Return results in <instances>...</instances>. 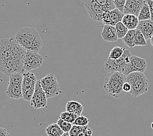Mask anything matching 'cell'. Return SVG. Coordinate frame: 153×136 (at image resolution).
Wrapping results in <instances>:
<instances>
[{
	"mask_svg": "<svg viewBox=\"0 0 153 136\" xmlns=\"http://www.w3.org/2000/svg\"><path fill=\"white\" fill-rule=\"evenodd\" d=\"M26 50L14 38L0 41V71L10 76L13 73H24V58Z\"/></svg>",
	"mask_w": 153,
	"mask_h": 136,
	"instance_id": "obj_1",
	"label": "cell"
},
{
	"mask_svg": "<svg viewBox=\"0 0 153 136\" xmlns=\"http://www.w3.org/2000/svg\"><path fill=\"white\" fill-rule=\"evenodd\" d=\"M14 38L26 50L38 53L43 46V43L38 32L33 28L24 27L16 33Z\"/></svg>",
	"mask_w": 153,
	"mask_h": 136,
	"instance_id": "obj_2",
	"label": "cell"
},
{
	"mask_svg": "<svg viewBox=\"0 0 153 136\" xmlns=\"http://www.w3.org/2000/svg\"><path fill=\"white\" fill-rule=\"evenodd\" d=\"M126 76L122 73L115 71L109 73L104 81V89L110 96L114 98H122L126 94L123 90L126 83Z\"/></svg>",
	"mask_w": 153,
	"mask_h": 136,
	"instance_id": "obj_3",
	"label": "cell"
},
{
	"mask_svg": "<svg viewBox=\"0 0 153 136\" xmlns=\"http://www.w3.org/2000/svg\"><path fill=\"white\" fill-rule=\"evenodd\" d=\"M126 82L130 84V94L134 98L146 93L149 89V80L144 73L133 72L126 76Z\"/></svg>",
	"mask_w": 153,
	"mask_h": 136,
	"instance_id": "obj_4",
	"label": "cell"
},
{
	"mask_svg": "<svg viewBox=\"0 0 153 136\" xmlns=\"http://www.w3.org/2000/svg\"><path fill=\"white\" fill-rule=\"evenodd\" d=\"M23 80V73H16L9 76V85L6 90V95L14 100H20L23 98L22 91V84Z\"/></svg>",
	"mask_w": 153,
	"mask_h": 136,
	"instance_id": "obj_5",
	"label": "cell"
},
{
	"mask_svg": "<svg viewBox=\"0 0 153 136\" xmlns=\"http://www.w3.org/2000/svg\"><path fill=\"white\" fill-rule=\"evenodd\" d=\"M132 56V54H131L130 51L128 49H124V53L121 58H119L117 60H111L110 58L105 61L104 63V69L105 71L108 73L117 71L120 73H123L124 68L126 64H128Z\"/></svg>",
	"mask_w": 153,
	"mask_h": 136,
	"instance_id": "obj_6",
	"label": "cell"
},
{
	"mask_svg": "<svg viewBox=\"0 0 153 136\" xmlns=\"http://www.w3.org/2000/svg\"><path fill=\"white\" fill-rule=\"evenodd\" d=\"M40 83L46 95L47 99L53 98L62 93L59 84L56 77L52 73H49L40 80Z\"/></svg>",
	"mask_w": 153,
	"mask_h": 136,
	"instance_id": "obj_7",
	"label": "cell"
},
{
	"mask_svg": "<svg viewBox=\"0 0 153 136\" xmlns=\"http://www.w3.org/2000/svg\"><path fill=\"white\" fill-rule=\"evenodd\" d=\"M37 77L31 71H25L23 73V80L22 84L23 99L25 101H30L34 94Z\"/></svg>",
	"mask_w": 153,
	"mask_h": 136,
	"instance_id": "obj_8",
	"label": "cell"
},
{
	"mask_svg": "<svg viewBox=\"0 0 153 136\" xmlns=\"http://www.w3.org/2000/svg\"><path fill=\"white\" fill-rule=\"evenodd\" d=\"M43 57L38 53L26 50L24 58V69L25 71H31L41 67Z\"/></svg>",
	"mask_w": 153,
	"mask_h": 136,
	"instance_id": "obj_9",
	"label": "cell"
},
{
	"mask_svg": "<svg viewBox=\"0 0 153 136\" xmlns=\"http://www.w3.org/2000/svg\"><path fill=\"white\" fill-rule=\"evenodd\" d=\"M147 67V64L146 60L142 58L132 55L130 62L126 65L122 73L125 76H127L133 72L144 73L146 70Z\"/></svg>",
	"mask_w": 153,
	"mask_h": 136,
	"instance_id": "obj_10",
	"label": "cell"
},
{
	"mask_svg": "<svg viewBox=\"0 0 153 136\" xmlns=\"http://www.w3.org/2000/svg\"><path fill=\"white\" fill-rule=\"evenodd\" d=\"M30 105L35 109L47 108V97L40 83V80L36 83L34 94L30 100Z\"/></svg>",
	"mask_w": 153,
	"mask_h": 136,
	"instance_id": "obj_11",
	"label": "cell"
},
{
	"mask_svg": "<svg viewBox=\"0 0 153 136\" xmlns=\"http://www.w3.org/2000/svg\"><path fill=\"white\" fill-rule=\"evenodd\" d=\"M85 7L90 17L97 22H102L104 14L107 11L95 0H85Z\"/></svg>",
	"mask_w": 153,
	"mask_h": 136,
	"instance_id": "obj_12",
	"label": "cell"
},
{
	"mask_svg": "<svg viewBox=\"0 0 153 136\" xmlns=\"http://www.w3.org/2000/svg\"><path fill=\"white\" fill-rule=\"evenodd\" d=\"M124 16H125L124 13L120 11L117 9L107 11L104 14L102 23H103L104 25H110L115 26L117 24L122 21Z\"/></svg>",
	"mask_w": 153,
	"mask_h": 136,
	"instance_id": "obj_13",
	"label": "cell"
},
{
	"mask_svg": "<svg viewBox=\"0 0 153 136\" xmlns=\"http://www.w3.org/2000/svg\"><path fill=\"white\" fill-rule=\"evenodd\" d=\"M143 3L144 0H126L123 10L124 14H133L137 17Z\"/></svg>",
	"mask_w": 153,
	"mask_h": 136,
	"instance_id": "obj_14",
	"label": "cell"
},
{
	"mask_svg": "<svg viewBox=\"0 0 153 136\" xmlns=\"http://www.w3.org/2000/svg\"><path fill=\"white\" fill-rule=\"evenodd\" d=\"M146 40L151 39L153 35V21L151 20L139 21L137 28Z\"/></svg>",
	"mask_w": 153,
	"mask_h": 136,
	"instance_id": "obj_15",
	"label": "cell"
},
{
	"mask_svg": "<svg viewBox=\"0 0 153 136\" xmlns=\"http://www.w3.org/2000/svg\"><path fill=\"white\" fill-rule=\"evenodd\" d=\"M101 36L107 42H116L119 39L115 27L110 25H104Z\"/></svg>",
	"mask_w": 153,
	"mask_h": 136,
	"instance_id": "obj_16",
	"label": "cell"
},
{
	"mask_svg": "<svg viewBox=\"0 0 153 136\" xmlns=\"http://www.w3.org/2000/svg\"><path fill=\"white\" fill-rule=\"evenodd\" d=\"M121 22L128 30H136L139 23L138 18L133 14H125Z\"/></svg>",
	"mask_w": 153,
	"mask_h": 136,
	"instance_id": "obj_17",
	"label": "cell"
},
{
	"mask_svg": "<svg viewBox=\"0 0 153 136\" xmlns=\"http://www.w3.org/2000/svg\"><path fill=\"white\" fill-rule=\"evenodd\" d=\"M83 110V105L76 101H68L66 104V111L74 113L78 116L81 115Z\"/></svg>",
	"mask_w": 153,
	"mask_h": 136,
	"instance_id": "obj_18",
	"label": "cell"
},
{
	"mask_svg": "<svg viewBox=\"0 0 153 136\" xmlns=\"http://www.w3.org/2000/svg\"><path fill=\"white\" fill-rule=\"evenodd\" d=\"M64 133L57 124H51L46 128V134L48 136H61Z\"/></svg>",
	"mask_w": 153,
	"mask_h": 136,
	"instance_id": "obj_19",
	"label": "cell"
},
{
	"mask_svg": "<svg viewBox=\"0 0 153 136\" xmlns=\"http://www.w3.org/2000/svg\"><path fill=\"white\" fill-rule=\"evenodd\" d=\"M137 18L139 21L151 20V12L147 2L144 1L143 7L141 8Z\"/></svg>",
	"mask_w": 153,
	"mask_h": 136,
	"instance_id": "obj_20",
	"label": "cell"
},
{
	"mask_svg": "<svg viewBox=\"0 0 153 136\" xmlns=\"http://www.w3.org/2000/svg\"><path fill=\"white\" fill-rule=\"evenodd\" d=\"M136 30H128V33L123 39V41L125 43V45L130 48H134L135 47L134 41L135 35H136Z\"/></svg>",
	"mask_w": 153,
	"mask_h": 136,
	"instance_id": "obj_21",
	"label": "cell"
},
{
	"mask_svg": "<svg viewBox=\"0 0 153 136\" xmlns=\"http://www.w3.org/2000/svg\"><path fill=\"white\" fill-rule=\"evenodd\" d=\"M115 29L117 32V35L118 39H123L127 33L128 32V29L127 28L125 25H124L122 22L117 23L115 25Z\"/></svg>",
	"mask_w": 153,
	"mask_h": 136,
	"instance_id": "obj_22",
	"label": "cell"
},
{
	"mask_svg": "<svg viewBox=\"0 0 153 136\" xmlns=\"http://www.w3.org/2000/svg\"><path fill=\"white\" fill-rule=\"evenodd\" d=\"M147 40L144 38L143 35L141 34V32L136 29V35H135V41L134 45L135 46H146L147 45Z\"/></svg>",
	"mask_w": 153,
	"mask_h": 136,
	"instance_id": "obj_23",
	"label": "cell"
},
{
	"mask_svg": "<svg viewBox=\"0 0 153 136\" xmlns=\"http://www.w3.org/2000/svg\"><path fill=\"white\" fill-rule=\"evenodd\" d=\"M124 53V49L119 47H115L110 51L108 58L111 60H117L122 56Z\"/></svg>",
	"mask_w": 153,
	"mask_h": 136,
	"instance_id": "obj_24",
	"label": "cell"
},
{
	"mask_svg": "<svg viewBox=\"0 0 153 136\" xmlns=\"http://www.w3.org/2000/svg\"><path fill=\"white\" fill-rule=\"evenodd\" d=\"M78 116H79L75 115V114H74V113L65 111V112L61 113L60 114L59 119H61L65 121H67V122H68L73 124L75 120L77 119Z\"/></svg>",
	"mask_w": 153,
	"mask_h": 136,
	"instance_id": "obj_25",
	"label": "cell"
},
{
	"mask_svg": "<svg viewBox=\"0 0 153 136\" xmlns=\"http://www.w3.org/2000/svg\"><path fill=\"white\" fill-rule=\"evenodd\" d=\"M95 1L106 11H111L115 9L113 0H95Z\"/></svg>",
	"mask_w": 153,
	"mask_h": 136,
	"instance_id": "obj_26",
	"label": "cell"
},
{
	"mask_svg": "<svg viewBox=\"0 0 153 136\" xmlns=\"http://www.w3.org/2000/svg\"><path fill=\"white\" fill-rule=\"evenodd\" d=\"M57 124L59 125V126L61 128V129L63 130L65 133V132H69L71 130L72 126V124L68 122L67 121H65L61 119H59L57 120Z\"/></svg>",
	"mask_w": 153,
	"mask_h": 136,
	"instance_id": "obj_27",
	"label": "cell"
},
{
	"mask_svg": "<svg viewBox=\"0 0 153 136\" xmlns=\"http://www.w3.org/2000/svg\"><path fill=\"white\" fill-rule=\"evenodd\" d=\"M89 120L86 116L80 115L77 117V119L75 120L74 123L72 124L79 126H86L89 124Z\"/></svg>",
	"mask_w": 153,
	"mask_h": 136,
	"instance_id": "obj_28",
	"label": "cell"
},
{
	"mask_svg": "<svg viewBox=\"0 0 153 136\" xmlns=\"http://www.w3.org/2000/svg\"><path fill=\"white\" fill-rule=\"evenodd\" d=\"M86 126H79L72 124V128L68 132L69 135H70V136H78V135L81 133L83 130H85Z\"/></svg>",
	"mask_w": 153,
	"mask_h": 136,
	"instance_id": "obj_29",
	"label": "cell"
},
{
	"mask_svg": "<svg viewBox=\"0 0 153 136\" xmlns=\"http://www.w3.org/2000/svg\"><path fill=\"white\" fill-rule=\"evenodd\" d=\"M113 1H114L115 9H117L123 13L126 0H113Z\"/></svg>",
	"mask_w": 153,
	"mask_h": 136,
	"instance_id": "obj_30",
	"label": "cell"
},
{
	"mask_svg": "<svg viewBox=\"0 0 153 136\" xmlns=\"http://www.w3.org/2000/svg\"><path fill=\"white\" fill-rule=\"evenodd\" d=\"M78 136H93V131L90 128L87 126L84 130H83Z\"/></svg>",
	"mask_w": 153,
	"mask_h": 136,
	"instance_id": "obj_31",
	"label": "cell"
},
{
	"mask_svg": "<svg viewBox=\"0 0 153 136\" xmlns=\"http://www.w3.org/2000/svg\"><path fill=\"white\" fill-rule=\"evenodd\" d=\"M147 3L149 5V9H150L151 20L153 21V0H147Z\"/></svg>",
	"mask_w": 153,
	"mask_h": 136,
	"instance_id": "obj_32",
	"label": "cell"
},
{
	"mask_svg": "<svg viewBox=\"0 0 153 136\" xmlns=\"http://www.w3.org/2000/svg\"><path fill=\"white\" fill-rule=\"evenodd\" d=\"M123 91L125 92H130V90H131V86L130 84L128 83H125V84H123Z\"/></svg>",
	"mask_w": 153,
	"mask_h": 136,
	"instance_id": "obj_33",
	"label": "cell"
},
{
	"mask_svg": "<svg viewBox=\"0 0 153 136\" xmlns=\"http://www.w3.org/2000/svg\"><path fill=\"white\" fill-rule=\"evenodd\" d=\"M0 136H10V135L6 129L0 127Z\"/></svg>",
	"mask_w": 153,
	"mask_h": 136,
	"instance_id": "obj_34",
	"label": "cell"
},
{
	"mask_svg": "<svg viewBox=\"0 0 153 136\" xmlns=\"http://www.w3.org/2000/svg\"><path fill=\"white\" fill-rule=\"evenodd\" d=\"M61 136H70V135H69L68 132H65V133H64Z\"/></svg>",
	"mask_w": 153,
	"mask_h": 136,
	"instance_id": "obj_35",
	"label": "cell"
},
{
	"mask_svg": "<svg viewBox=\"0 0 153 136\" xmlns=\"http://www.w3.org/2000/svg\"><path fill=\"white\" fill-rule=\"evenodd\" d=\"M151 43L152 46L153 47V35H152V37L151 38Z\"/></svg>",
	"mask_w": 153,
	"mask_h": 136,
	"instance_id": "obj_36",
	"label": "cell"
},
{
	"mask_svg": "<svg viewBox=\"0 0 153 136\" xmlns=\"http://www.w3.org/2000/svg\"><path fill=\"white\" fill-rule=\"evenodd\" d=\"M151 128L153 129V122L151 124Z\"/></svg>",
	"mask_w": 153,
	"mask_h": 136,
	"instance_id": "obj_37",
	"label": "cell"
}]
</instances>
